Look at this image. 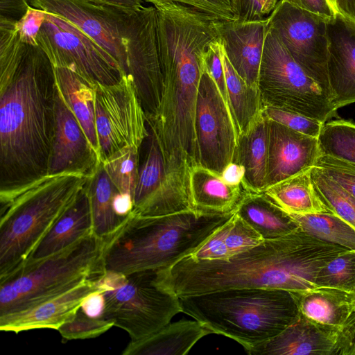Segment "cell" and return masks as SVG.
<instances>
[{
  "instance_id": "9a60e30c",
  "label": "cell",
  "mask_w": 355,
  "mask_h": 355,
  "mask_svg": "<svg viewBox=\"0 0 355 355\" xmlns=\"http://www.w3.org/2000/svg\"><path fill=\"white\" fill-rule=\"evenodd\" d=\"M246 352L250 355H355V321L332 326L300 313L280 334Z\"/></svg>"
},
{
  "instance_id": "5bb4252c",
  "label": "cell",
  "mask_w": 355,
  "mask_h": 355,
  "mask_svg": "<svg viewBox=\"0 0 355 355\" xmlns=\"http://www.w3.org/2000/svg\"><path fill=\"white\" fill-rule=\"evenodd\" d=\"M30 3L75 25L113 56L127 74L125 29L132 10L89 0H30Z\"/></svg>"
},
{
  "instance_id": "6da1fadb",
  "label": "cell",
  "mask_w": 355,
  "mask_h": 355,
  "mask_svg": "<svg viewBox=\"0 0 355 355\" xmlns=\"http://www.w3.org/2000/svg\"><path fill=\"white\" fill-rule=\"evenodd\" d=\"M346 250L297 228L225 260L187 256L158 269L157 280L178 297L237 288L302 292L317 288L320 270Z\"/></svg>"
},
{
  "instance_id": "603a6c76",
  "label": "cell",
  "mask_w": 355,
  "mask_h": 355,
  "mask_svg": "<svg viewBox=\"0 0 355 355\" xmlns=\"http://www.w3.org/2000/svg\"><path fill=\"white\" fill-rule=\"evenodd\" d=\"M213 334L197 320L168 323L149 336L131 340L123 355H185L204 336Z\"/></svg>"
},
{
  "instance_id": "bcb514c9",
  "label": "cell",
  "mask_w": 355,
  "mask_h": 355,
  "mask_svg": "<svg viewBox=\"0 0 355 355\" xmlns=\"http://www.w3.org/2000/svg\"><path fill=\"white\" fill-rule=\"evenodd\" d=\"M299 8L320 15L328 20L337 11L329 0H284Z\"/></svg>"
},
{
  "instance_id": "d6a6232c",
  "label": "cell",
  "mask_w": 355,
  "mask_h": 355,
  "mask_svg": "<svg viewBox=\"0 0 355 355\" xmlns=\"http://www.w3.org/2000/svg\"><path fill=\"white\" fill-rule=\"evenodd\" d=\"M318 141L320 155L355 166V123L342 119L324 123Z\"/></svg>"
},
{
  "instance_id": "3957f363",
  "label": "cell",
  "mask_w": 355,
  "mask_h": 355,
  "mask_svg": "<svg viewBox=\"0 0 355 355\" xmlns=\"http://www.w3.org/2000/svg\"><path fill=\"white\" fill-rule=\"evenodd\" d=\"M233 214L191 210L144 216L131 212L118 229L103 239L104 270L129 274L167 268L192 254Z\"/></svg>"
},
{
  "instance_id": "f907efd6",
  "label": "cell",
  "mask_w": 355,
  "mask_h": 355,
  "mask_svg": "<svg viewBox=\"0 0 355 355\" xmlns=\"http://www.w3.org/2000/svg\"><path fill=\"white\" fill-rule=\"evenodd\" d=\"M336 10L355 21V0H332Z\"/></svg>"
},
{
  "instance_id": "d590c367",
  "label": "cell",
  "mask_w": 355,
  "mask_h": 355,
  "mask_svg": "<svg viewBox=\"0 0 355 355\" xmlns=\"http://www.w3.org/2000/svg\"><path fill=\"white\" fill-rule=\"evenodd\" d=\"M26 46L20 39L17 20L0 16V85L13 77Z\"/></svg>"
},
{
  "instance_id": "e575fe53",
  "label": "cell",
  "mask_w": 355,
  "mask_h": 355,
  "mask_svg": "<svg viewBox=\"0 0 355 355\" xmlns=\"http://www.w3.org/2000/svg\"><path fill=\"white\" fill-rule=\"evenodd\" d=\"M139 150L135 147H124L102 162L119 193L130 196L132 200L139 172Z\"/></svg>"
},
{
  "instance_id": "4316f807",
  "label": "cell",
  "mask_w": 355,
  "mask_h": 355,
  "mask_svg": "<svg viewBox=\"0 0 355 355\" xmlns=\"http://www.w3.org/2000/svg\"><path fill=\"white\" fill-rule=\"evenodd\" d=\"M310 171L279 182L262 193L288 214H334L316 191Z\"/></svg>"
},
{
  "instance_id": "d4e9b609",
  "label": "cell",
  "mask_w": 355,
  "mask_h": 355,
  "mask_svg": "<svg viewBox=\"0 0 355 355\" xmlns=\"http://www.w3.org/2000/svg\"><path fill=\"white\" fill-rule=\"evenodd\" d=\"M293 293L300 313L313 321L337 327L355 321L351 293L325 287Z\"/></svg>"
},
{
  "instance_id": "cb8c5ba5",
  "label": "cell",
  "mask_w": 355,
  "mask_h": 355,
  "mask_svg": "<svg viewBox=\"0 0 355 355\" xmlns=\"http://www.w3.org/2000/svg\"><path fill=\"white\" fill-rule=\"evenodd\" d=\"M268 138V119L263 112L250 128L239 137L233 162L244 167L242 184L249 192L261 193L266 188Z\"/></svg>"
},
{
  "instance_id": "db71d44e",
  "label": "cell",
  "mask_w": 355,
  "mask_h": 355,
  "mask_svg": "<svg viewBox=\"0 0 355 355\" xmlns=\"http://www.w3.org/2000/svg\"><path fill=\"white\" fill-rule=\"evenodd\" d=\"M332 3V0H329ZM333 4V3H332Z\"/></svg>"
},
{
  "instance_id": "8fae6325",
  "label": "cell",
  "mask_w": 355,
  "mask_h": 355,
  "mask_svg": "<svg viewBox=\"0 0 355 355\" xmlns=\"http://www.w3.org/2000/svg\"><path fill=\"white\" fill-rule=\"evenodd\" d=\"M327 21L284 0L268 17V25L293 59L330 99Z\"/></svg>"
},
{
  "instance_id": "1f68e13d",
  "label": "cell",
  "mask_w": 355,
  "mask_h": 355,
  "mask_svg": "<svg viewBox=\"0 0 355 355\" xmlns=\"http://www.w3.org/2000/svg\"><path fill=\"white\" fill-rule=\"evenodd\" d=\"M148 148L146 158L139 168L137 182L133 196L136 211L150 201L161 189L166 178L165 166L158 143L149 130Z\"/></svg>"
},
{
  "instance_id": "681fc988",
  "label": "cell",
  "mask_w": 355,
  "mask_h": 355,
  "mask_svg": "<svg viewBox=\"0 0 355 355\" xmlns=\"http://www.w3.org/2000/svg\"><path fill=\"white\" fill-rule=\"evenodd\" d=\"M103 307V300L101 290L88 296L83 302L81 309L88 315L101 317Z\"/></svg>"
},
{
  "instance_id": "f6af8a7d",
  "label": "cell",
  "mask_w": 355,
  "mask_h": 355,
  "mask_svg": "<svg viewBox=\"0 0 355 355\" xmlns=\"http://www.w3.org/2000/svg\"><path fill=\"white\" fill-rule=\"evenodd\" d=\"M46 13L43 10L29 6L25 15L17 21L20 39L25 44L38 46L37 37Z\"/></svg>"
},
{
  "instance_id": "8d00e7d4",
  "label": "cell",
  "mask_w": 355,
  "mask_h": 355,
  "mask_svg": "<svg viewBox=\"0 0 355 355\" xmlns=\"http://www.w3.org/2000/svg\"><path fill=\"white\" fill-rule=\"evenodd\" d=\"M317 287L355 291V250H346L327 263L315 279Z\"/></svg>"
},
{
  "instance_id": "52a82bcc",
  "label": "cell",
  "mask_w": 355,
  "mask_h": 355,
  "mask_svg": "<svg viewBox=\"0 0 355 355\" xmlns=\"http://www.w3.org/2000/svg\"><path fill=\"white\" fill-rule=\"evenodd\" d=\"M157 270L105 272L98 280L103 300L101 317L127 331L131 340L157 331L182 312L179 297L157 282Z\"/></svg>"
},
{
  "instance_id": "ffe728a7",
  "label": "cell",
  "mask_w": 355,
  "mask_h": 355,
  "mask_svg": "<svg viewBox=\"0 0 355 355\" xmlns=\"http://www.w3.org/2000/svg\"><path fill=\"white\" fill-rule=\"evenodd\" d=\"M267 27L268 18L217 22L219 37L227 58L237 73L249 85L255 87H258Z\"/></svg>"
},
{
  "instance_id": "7dc6e473",
  "label": "cell",
  "mask_w": 355,
  "mask_h": 355,
  "mask_svg": "<svg viewBox=\"0 0 355 355\" xmlns=\"http://www.w3.org/2000/svg\"><path fill=\"white\" fill-rule=\"evenodd\" d=\"M29 6L27 0H0V16L18 21Z\"/></svg>"
},
{
  "instance_id": "7bdbcfd3",
  "label": "cell",
  "mask_w": 355,
  "mask_h": 355,
  "mask_svg": "<svg viewBox=\"0 0 355 355\" xmlns=\"http://www.w3.org/2000/svg\"><path fill=\"white\" fill-rule=\"evenodd\" d=\"M204 63L206 69L216 84L229 110L234 116L227 95L225 72L220 55V39L211 43L207 50L204 56Z\"/></svg>"
},
{
  "instance_id": "f5cc1de1",
  "label": "cell",
  "mask_w": 355,
  "mask_h": 355,
  "mask_svg": "<svg viewBox=\"0 0 355 355\" xmlns=\"http://www.w3.org/2000/svg\"><path fill=\"white\" fill-rule=\"evenodd\" d=\"M352 300L354 305V311H355V291L351 293Z\"/></svg>"
},
{
  "instance_id": "ab89813d",
  "label": "cell",
  "mask_w": 355,
  "mask_h": 355,
  "mask_svg": "<svg viewBox=\"0 0 355 355\" xmlns=\"http://www.w3.org/2000/svg\"><path fill=\"white\" fill-rule=\"evenodd\" d=\"M262 112L268 119L313 137L318 138L324 124L316 119L268 104L263 103Z\"/></svg>"
},
{
  "instance_id": "4dcf8cb0",
  "label": "cell",
  "mask_w": 355,
  "mask_h": 355,
  "mask_svg": "<svg viewBox=\"0 0 355 355\" xmlns=\"http://www.w3.org/2000/svg\"><path fill=\"white\" fill-rule=\"evenodd\" d=\"M288 214V213H287ZM298 228L314 237L355 250V227L335 214H288Z\"/></svg>"
},
{
  "instance_id": "7a4b0ae2",
  "label": "cell",
  "mask_w": 355,
  "mask_h": 355,
  "mask_svg": "<svg viewBox=\"0 0 355 355\" xmlns=\"http://www.w3.org/2000/svg\"><path fill=\"white\" fill-rule=\"evenodd\" d=\"M55 88L49 58L27 45L13 77L0 85V202L49 175Z\"/></svg>"
},
{
  "instance_id": "ac0fdd59",
  "label": "cell",
  "mask_w": 355,
  "mask_h": 355,
  "mask_svg": "<svg viewBox=\"0 0 355 355\" xmlns=\"http://www.w3.org/2000/svg\"><path fill=\"white\" fill-rule=\"evenodd\" d=\"M330 100L338 110L355 103V21L336 12L327 21Z\"/></svg>"
},
{
  "instance_id": "7402d4cb",
  "label": "cell",
  "mask_w": 355,
  "mask_h": 355,
  "mask_svg": "<svg viewBox=\"0 0 355 355\" xmlns=\"http://www.w3.org/2000/svg\"><path fill=\"white\" fill-rule=\"evenodd\" d=\"M248 191L243 184L225 183L220 175L197 166L189 176V196L192 209L207 214H233Z\"/></svg>"
},
{
  "instance_id": "9c48e42d",
  "label": "cell",
  "mask_w": 355,
  "mask_h": 355,
  "mask_svg": "<svg viewBox=\"0 0 355 355\" xmlns=\"http://www.w3.org/2000/svg\"><path fill=\"white\" fill-rule=\"evenodd\" d=\"M37 43L53 67L68 68L95 83L113 85L126 75L117 60L94 40L53 13L46 12Z\"/></svg>"
},
{
  "instance_id": "60d3db41",
  "label": "cell",
  "mask_w": 355,
  "mask_h": 355,
  "mask_svg": "<svg viewBox=\"0 0 355 355\" xmlns=\"http://www.w3.org/2000/svg\"><path fill=\"white\" fill-rule=\"evenodd\" d=\"M315 166L339 184L355 198V166L340 159L320 155Z\"/></svg>"
},
{
  "instance_id": "44dd1931",
  "label": "cell",
  "mask_w": 355,
  "mask_h": 355,
  "mask_svg": "<svg viewBox=\"0 0 355 355\" xmlns=\"http://www.w3.org/2000/svg\"><path fill=\"white\" fill-rule=\"evenodd\" d=\"M92 232V211L85 184L73 203L40 241L24 264L60 252Z\"/></svg>"
},
{
  "instance_id": "83f0119b",
  "label": "cell",
  "mask_w": 355,
  "mask_h": 355,
  "mask_svg": "<svg viewBox=\"0 0 355 355\" xmlns=\"http://www.w3.org/2000/svg\"><path fill=\"white\" fill-rule=\"evenodd\" d=\"M235 213L254 229L263 240L285 236L298 228L289 214L263 193L247 191Z\"/></svg>"
},
{
  "instance_id": "816d5d0a",
  "label": "cell",
  "mask_w": 355,
  "mask_h": 355,
  "mask_svg": "<svg viewBox=\"0 0 355 355\" xmlns=\"http://www.w3.org/2000/svg\"><path fill=\"white\" fill-rule=\"evenodd\" d=\"M128 10H136L141 7L145 0H89Z\"/></svg>"
},
{
  "instance_id": "30bf717a",
  "label": "cell",
  "mask_w": 355,
  "mask_h": 355,
  "mask_svg": "<svg viewBox=\"0 0 355 355\" xmlns=\"http://www.w3.org/2000/svg\"><path fill=\"white\" fill-rule=\"evenodd\" d=\"M147 125L130 76L113 85L97 83L95 125L101 162L124 147L139 149L149 135Z\"/></svg>"
},
{
  "instance_id": "f1b7e54d",
  "label": "cell",
  "mask_w": 355,
  "mask_h": 355,
  "mask_svg": "<svg viewBox=\"0 0 355 355\" xmlns=\"http://www.w3.org/2000/svg\"><path fill=\"white\" fill-rule=\"evenodd\" d=\"M86 189L92 211L93 232L104 239L118 229L128 217L120 216L114 209V198L119 191L106 173L102 162L89 176Z\"/></svg>"
},
{
  "instance_id": "c3c4849f",
  "label": "cell",
  "mask_w": 355,
  "mask_h": 355,
  "mask_svg": "<svg viewBox=\"0 0 355 355\" xmlns=\"http://www.w3.org/2000/svg\"><path fill=\"white\" fill-rule=\"evenodd\" d=\"M227 184L236 186L242 184L245 175L244 167L236 162L230 163L220 175Z\"/></svg>"
},
{
  "instance_id": "74e56055",
  "label": "cell",
  "mask_w": 355,
  "mask_h": 355,
  "mask_svg": "<svg viewBox=\"0 0 355 355\" xmlns=\"http://www.w3.org/2000/svg\"><path fill=\"white\" fill-rule=\"evenodd\" d=\"M222 230L223 243L228 259L252 248L264 241L261 236L235 211L222 225Z\"/></svg>"
},
{
  "instance_id": "277c9868",
  "label": "cell",
  "mask_w": 355,
  "mask_h": 355,
  "mask_svg": "<svg viewBox=\"0 0 355 355\" xmlns=\"http://www.w3.org/2000/svg\"><path fill=\"white\" fill-rule=\"evenodd\" d=\"M179 300L182 313L245 351L272 339L300 315L294 293L284 289L230 288Z\"/></svg>"
},
{
  "instance_id": "f546056e",
  "label": "cell",
  "mask_w": 355,
  "mask_h": 355,
  "mask_svg": "<svg viewBox=\"0 0 355 355\" xmlns=\"http://www.w3.org/2000/svg\"><path fill=\"white\" fill-rule=\"evenodd\" d=\"M220 55L227 95L240 136L250 128L262 112L263 101L259 88L249 85L235 71L221 41Z\"/></svg>"
},
{
  "instance_id": "7c38bea8",
  "label": "cell",
  "mask_w": 355,
  "mask_h": 355,
  "mask_svg": "<svg viewBox=\"0 0 355 355\" xmlns=\"http://www.w3.org/2000/svg\"><path fill=\"white\" fill-rule=\"evenodd\" d=\"M157 27L154 6L129 11L125 29L127 74L132 80L147 122L156 114L162 89Z\"/></svg>"
},
{
  "instance_id": "b9f144b4",
  "label": "cell",
  "mask_w": 355,
  "mask_h": 355,
  "mask_svg": "<svg viewBox=\"0 0 355 355\" xmlns=\"http://www.w3.org/2000/svg\"><path fill=\"white\" fill-rule=\"evenodd\" d=\"M155 0H145L151 3ZM192 7L220 21H235L237 17L231 0H156Z\"/></svg>"
},
{
  "instance_id": "f35d334b",
  "label": "cell",
  "mask_w": 355,
  "mask_h": 355,
  "mask_svg": "<svg viewBox=\"0 0 355 355\" xmlns=\"http://www.w3.org/2000/svg\"><path fill=\"white\" fill-rule=\"evenodd\" d=\"M114 326L113 322L102 317L87 315L81 308L58 331L67 340L92 338L105 333Z\"/></svg>"
},
{
  "instance_id": "2e32d148",
  "label": "cell",
  "mask_w": 355,
  "mask_h": 355,
  "mask_svg": "<svg viewBox=\"0 0 355 355\" xmlns=\"http://www.w3.org/2000/svg\"><path fill=\"white\" fill-rule=\"evenodd\" d=\"M101 162L56 84L55 127L49 175L73 173L90 176Z\"/></svg>"
},
{
  "instance_id": "e0dca14e",
  "label": "cell",
  "mask_w": 355,
  "mask_h": 355,
  "mask_svg": "<svg viewBox=\"0 0 355 355\" xmlns=\"http://www.w3.org/2000/svg\"><path fill=\"white\" fill-rule=\"evenodd\" d=\"M268 137L266 188L311 169L320 155L317 137L270 119Z\"/></svg>"
},
{
  "instance_id": "5b68a950",
  "label": "cell",
  "mask_w": 355,
  "mask_h": 355,
  "mask_svg": "<svg viewBox=\"0 0 355 355\" xmlns=\"http://www.w3.org/2000/svg\"><path fill=\"white\" fill-rule=\"evenodd\" d=\"M88 178L73 173L48 175L0 202V280L24 266Z\"/></svg>"
},
{
  "instance_id": "d6986e66",
  "label": "cell",
  "mask_w": 355,
  "mask_h": 355,
  "mask_svg": "<svg viewBox=\"0 0 355 355\" xmlns=\"http://www.w3.org/2000/svg\"><path fill=\"white\" fill-rule=\"evenodd\" d=\"M98 279H87L29 309L0 316V329L16 334L36 329L58 330L76 314L88 296L100 291Z\"/></svg>"
},
{
  "instance_id": "4fadbf2b",
  "label": "cell",
  "mask_w": 355,
  "mask_h": 355,
  "mask_svg": "<svg viewBox=\"0 0 355 355\" xmlns=\"http://www.w3.org/2000/svg\"><path fill=\"white\" fill-rule=\"evenodd\" d=\"M195 128L199 166L220 175L234 160L239 132L234 116L205 66L197 96Z\"/></svg>"
},
{
  "instance_id": "8992f818",
  "label": "cell",
  "mask_w": 355,
  "mask_h": 355,
  "mask_svg": "<svg viewBox=\"0 0 355 355\" xmlns=\"http://www.w3.org/2000/svg\"><path fill=\"white\" fill-rule=\"evenodd\" d=\"M103 239L92 232L65 250L0 280V316L24 311L105 272Z\"/></svg>"
},
{
  "instance_id": "ba28073f",
  "label": "cell",
  "mask_w": 355,
  "mask_h": 355,
  "mask_svg": "<svg viewBox=\"0 0 355 355\" xmlns=\"http://www.w3.org/2000/svg\"><path fill=\"white\" fill-rule=\"evenodd\" d=\"M258 87L263 104L302 114L324 123L337 109L304 71L268 25Z\"/></svg>"
},
{
  "instance_id": "ee69618b",
  "label": "cell",
  "mask_w": 355,
  "mask_h": 355,
  "mask_svg": "<svg viewBox=\"0 0 355 355\" xmlns=\"http://www.w3.org/2000/svg\"><path fill=\"white\" fill-rule=\"evenodd\" d=\"M237 20L253 21L268 18L278 0H231Z\"/></svg>"
},
{
  "instance_id": "484cf974",
  "label": "cell",
  "mask_w": 355,
  "mask_h": 355,
  "mask_svg": "<svg viewBox=\"0 0 355 355\" xmlns=\"http://www.w3.org/2000/svg\"><path fill=\"white\" fill-rule=\"evenodd\" d=\"M53 67L56 84L62 97L99 155L95 125V97L97 83L68 68Z\"/></svg>"
},
{
  "instance_id": "836d02e7",
  "label": "cell",
  "mask_w": 355,
  "mask_h": 355,
  "mask_svg": "<svg viewBox=\"0 0 355 355\" xmlns=\"http://www.w3.org/2000/svg\"><path fill=\"white\" fill-rule=\"evenodd\" d=\"M310 175L315 189L334 214L355 227V198L339 184L313 166Z\"/></svg>"
}]
</instances>
